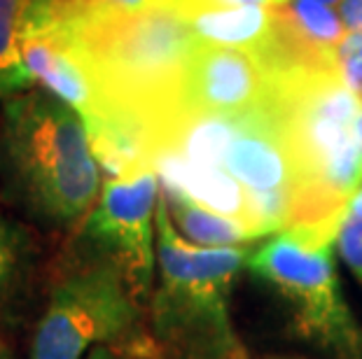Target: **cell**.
<instances>
[{"label":"cell","mask_w":362,"mask_h":359,"mask_svg":"<svg viewBox=\"0 0 362 359\" xmlns=\"http://www.w3.org/2000/svg\"><path fill=\"white\" fill-rule=\"evenodd\" d=\"M138 303L117 266L91 259L54 287L30 359H82L107 341H131L141 317Z\"/></svg>","instance_id":"cell-6"},{"label":"cell","mask_w":362,"mask_h":359,"mask_svg":"<svg viewBox=\"0 0 362 359\" xmlns=\"http://www.w3.org/2000/svg\"><path fill=\"white\" fill-rule=\"evenodd\" d=\"M337 248L344 264L349 266L353 278L362 287V217L351 212L349 208H344L341 226H339V236H337Z\"/></svg>","instance_id":"cell-13"},{"label":"cell","mask_w":362,"mask_h":359,"mask_svg":"<svg viewBox=\"0 0 362 359\" xmlns=\"http://www.w3.org/2000/svg\"><path fill=\"white\" fill-rule=\"evenodd\" d=\"M0 359H12L10 355H7V350L3 348V343H0Z\"/></svg>","instance_id":"cell-20"},{"label":"cell","mask_w":362,"mask_h":359,"mask_svg":"<svg viewBox=\"0 0 362 359\" xmlns=\"http://www.w3.org/2000/svg\"><path fill=\"white\" fill-rule=\"evenodd\" d=\"M269 98L295 154L304 221L341 210L362 182V101L337 71L306 66L272 71Z\"/></svg>","instance_id":"cell-4"},{"label":"cell","mask_w":362,"mask_h":359,"mask_svg":"<svg viewBox=\"0 0 362 359\" xmlns=\"http://www.w3.org/2000/svg\"><path fill=\"white\" fill-rule=\"evenodd\" d=\"M248 257L243 245L202 248L189 243L159 196V287L152 301V322L161 359H250L229 312L234 278Z\"/></svg>","instance_id":"cell-3"},{"label":"cell","mask_w":362,"mask_h":359,"mask_svg":"<svg viewBox=\"0 0 362 359\" xmlns=\"http://www.w3.org/2000/svg\"><path fill=\"white\" fill-rule=\"evenodd\" d=\"M187 21L202 44L252 51L267 66L274 63L279 51L276 7H208Z\"/></svg>","instance_id":"cell-9"},{"label":"cell","mask_w":362,"mask_h":359,"mask_svg":"<svg viewBox=\"0 0 362 359\" xmlns=\"http://www.w3.org/2000/svg\"><path fill=\"white\" fill-rule=\"evenodd\" d=\"M0 166L28 208L57 224L87 217L103 189L82 117L45 89L5 101Z\"/></svg>","instance_id":"cell-2"},{"label":"cell","mask_w":362,"mask_h":359,"mask_svg":"<svg viewBox=\"0 0 362 359\" xmlns=\"http://www.w3.org/2000/svg\"><path fill=\"white\" fill-rule=\"evenodd\" d=\"M134 341V339H131ZM148 341H138V343H122V348H110V346H96L91 348L84 359H157L159 348H145Z\"/></svg>","instance_id":"cell-15"},{"label":"cell","mask_w":362,"mask_h":359,"mask_svg":"<svg viewBox=\"0 0 362 359\" xmlns=\"http://www.w3.org/2000/svg\"><path fill=\"white\" fill-rule=\"evenodd\" d=\"M211 7H279L290 0H208Z\"/></svg>","instance_id":"cell-17"},{"label":"cell","mask_w":362,"mask_h":359,"mask_svg":"<svg viewBox=\"0 0 362 359\" xmlns=\"http://www.w3.org/2000/svg\"><path fill=\"white\" fill-rule=\"evenodd\" d=\"M159 154H173L232 178L248 196L264 236L304 221L302 180L272 98L257 110L234 117L180 110L161 128L155 159Z\"/></svg>","instance_id":"cell-1"},{"label":"cell","mask_w":362,"mask_h":359,"mask_svg":"<svg viewBox=\"0 0 362 359\" xmlns=\"http://www.w3.org/2000/svg\"><path fill=\"white\" fill-rule=\"evenodd\" d=\"M339 17L344 21L346 33H362V0H341Z\"/></svg>","instance_id":"cell-16"},{"label":"cell","mask_w":362,"mask_h":359,"mask_svg":"<svg viewBox=\"0 0 362 359\" xmlns=\"http://www.w3.org/2000/svg\"><path fill=\"white\" fill-rule=\"evenodd\" d=\"M161 198L166 201L168 215L175 229L194 245L202 248H238L248 241H257L250 229L225 215L204 208L175 189L161 187Z\"/></svg>","instance_id":"cell-11"},{"label":"cell","mask_w":362,"mask_h":359,"mask_svg":"<svg viewBox=\"0 0 362 359\" xmlns=\"http://www.w3.org/2000/svg\"><path fill=\"white\" fill-rule=\"evenodd\" d=\"M54 0H0V98L33 87L24 63L26 42L49 19Z\"/></svg>","instance_id":"cell-10"},{"label":"cell","mask_w":362,"mask_h":359,"mask_svg":"<svg viewBox=\"0 0 362 359\" xmlns=\"http://www.w3.org/2000/svg\"><path fill=\"white\" fill-rule=\"evenodd\" d=\"M334 59L339 80L362 101V33H346Z\"/></svg>","instance_id":"cell-12"},{"label":"cell","mask_w":362,"mask_h":359,"mask_svg":"<svg viewBox=\"0 0 362 359\" xmlns=\"http://www.w3.org/2000/svg\"><path fill=\"white\" fill-rule=\"evenodd\" d=\"M344 208L274 233L250 252L248 269L288 301L304 339L337 359H362V329L339 292L334 266Z\"/></svg>","instance_id":"cell-5"},{"label":"cell","mask_w":362,"mask_h":359,"mask_svg":"<svg viewBox=\"0 0 362 359\" xmlns=\"http://www.w3.org/2000/svg\"><path fill=\"white\" fill-rule=\"evenodd\" d=\"M269 359H297V357H269Z\"/></svg>","instance_id":"cell-21"},{"label":"cell","mask_w":362,"mask_h":359,"mask_svg":"<svg viewBox=\"0 0 362 359\" xmlns=\"http://www.w3.org/2000/svg\"><path fill=\"white\" fill-rule=\"evenodd\" d=\"M272 91V71L257 54L197 42L182 80V110L234 117L257 110Z\"/></svg>","instance_id":"cell-8"},{"label":"cell","mask_w":362,"mask_h":359,"mask_svg":"<svg viewBox=\"0 0 362 359\" xmlns=\"http://www.w3.org/2000/svg\"><path fill=\"white\" fill-rule=\"evenodd\" d=\"M159 196L157 168L127 178H107L82 226V238L91 243L98 257L117 266L138 301L148 296L155 280Z\"/></svg>","instance_id":"cell-7"},{"label":"cell","mask_w":362,"mask_h":359,"mask_svg":"<svg viewBox=\"0 0 362 359\" xmlns=\"http://www.w3.org/2000/svg\"><path fill=\"white\" fill-rule=\"evenodd\" d=\"M19 255H21L19 231L0 219V292H3L7 282L12 280L14 271H17Z\"/></svg>","instance_id":"cell-14"},{"label":"cell","mask_w":362,"mask_h":359,"mask_svg":"<svg viewBox=\"0 0 362 359\" xmlns=\"http://www.w3.org/2000/svg\"><path fill=\"white\" fill-rule=\"evenodd\" d=\"M315 3H322V5H339L341 0H315Z\"/></svg>","instance_id":"cell-19"},{"label":"cell","mask_w":362,"mask_h":359,"mask_svg":"<svg viewBox=\"0 0 362 359\" xmlns=\"http://www.w3.org/2000/svg\"><path fill=\"white\" fill-rule=\"evenodd\" d=\"M346 208H349L351 212H356V215L362 217V182H360V187L356 189V194H353L349 198V203H346Z\"/></svg>","instance_id":"cell-18"}]
</instances>
